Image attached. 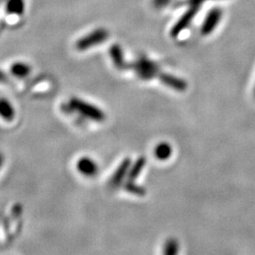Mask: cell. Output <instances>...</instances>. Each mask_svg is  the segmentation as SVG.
<instances>
[{
  "instance_id": "cell-1",
  "label": "cell",
  "mask_w": 255,
  "mask_h": 255,
  "mask_svg": "<svg viewBox=\"0 0 255 255\" xmlns=\"http://www.w3.org/2000/svg\"><path fill=\"white\" fill-rule=\"evenodd\" d=\"M69 106L74 111L82 115V117L93 121L103 122L106 119V116L102 110L87 101H82L81 99H77V98L71 99L69 101Z\"/></svg>"
},
{
  "instance_id": "cell-2",
  "label": "cell",
  "mask_w": 255,
  "mask_h": 255,
  "mask_svg": "<svg viewBox=\"0 0 255 255\" xmlns=\"http://www.w3.org/2000/svg\"><path fill=\"white\" fill-rule=\"evenodd\" d=\"M109 37V33L106 29L104 28H98L94 31H92L91 33L87 34L86 36L81 38L77 44L76 47L79 50H86L88 48H91L93 46L101 45V43H103L104 41L107 40V38Z\"/></svg>"
},
{
  "instance_id": "cell-3",
  "label": "cell",
  "mask_w": 255,
  "mask_h": 255,
  "mask_svg": "<svg viewBox=\"0 0 255 255\" xmlns=\"http://www.w3.org/2000/svg\"><path fill=\"white\" fill-rule=\"evenodd\" d=\"M132 68L135 70L137 75L142 80H151L159 75L158 65L146 59V57H141L132 64Z\"/></svg>"
},
{
  "instance_id": "cell-4",
  "label": "cell",
  "mask_w": 255,
  "mask_h": 255,
  "mask_svg": "<svg viewBox=\"0 0 255 255\" xmlns=\"http://www.w3.org/2000/svg\"><path fill=\"white\" fill-rule=\"evenodd\" d=\"M199 9H200L199 6H189V9L182 14L178 20V22L171 28L170 35L173 38L179 36V34L191 24L193 19L195 18Z\"/></svg>"
},
{
  "instance_id": "cell-5",
  "label": "cell",
  "mask_w": 255,
  "mask_h": 255,
  "mask_svg": "<svg viewBox=\"0 0 255 255\" xmlns=\"http://www.w3.org/2000/svg\"><path fill=\"white\" fill-rule=\"evenodd\" d=\"M221 18H222L221 9L219 8L211 9L201 26V34L204 36L209 35L210 33H212L216 29V27H218Z\"/></svg>"
},
{
  "instance_id": "cell-6",
  "label": "cell",
  "mask_w": 255,
  "mask_h": 255,
  "mask_svg": "<svg viewBox=\"0 0 255 255\" xmlns=\"http://www.w3.org/2000/svg\"><path fill=\"white\" fill-rule=\"evenodd\" d=\"M79 172L86 177H94L99 173V165L90 157H82L77 163Z\"/></svg>"
},
{
  "instance_id": "cell-7",
  "label": "cell",
  "mask_w": 255,
  "mask_h": 255,
  "mask_svg": "<svg viewBox=\"0 0 255 255\" xmlns=\"http://www.w3.org/2000/svg\"><path fill=\"white\" fill-rule=\"evenodd\" d=\"M159 79L162 83L167 87L172 88L178 92H184L187 89V82L180 78H177L170 74H159Z\"/></svg>"
},
{
  "instance_id": "cell-8",
  "label": "cell",
  "mask_w": 255,
  "mask_h": 255,
  "mask_svg": "<svg viewBox=\"0 0 255 255\" xmlns=\"http://www.w3.org/2000/svg\"><path fill=\"white\" fill-rule=\"evenodd\" d=\"M130 165H131V161L129 158H126L121 162V164H119L118 169L116 170V172L111 179V184L113 186H118L124 181L125 177H128Z\"/></svg>"
},
{
  "instance_id": "cell-9",
  "label": "cell",
  "mask_w": 255,
  "mask_h": 255,
  "mask_svg": "<svg viewBox=\"0 0 255 255\" xmlns=\"http://www.w3.org/2000/svg\"><path fill=\"white\" fill-rule=\"evenodd\" d=\"M110 56L117 68L125 69L127 67V64L124 60V54H123L122 48L119 45L112 46L110 48Z\"/></svg>"
},
{
  "instance_id": "cell-10",
  "label": "cell",
  "mask_w": 255,
  "mask_h": 255,
  "mask_svg": "<svg viewBox=\"0 0 255 255\" xmlns=\"http://www.w3.org/2000/svg\"><path fill=\"white\" fill-rule=\"evenodd\" d=\"M0 117L6 121H11L15 117V110L6 99H0Z\"/></svg>"
},
{
  "instance_id": "cell-11",
  "label": "cell",
  "mask_w": 255,
  "mask_h": 255,
  "mask_svg": "<svg viewBox=\"0 0 255 255\" xmlns=\"http://www.w3.org/2000/svg\"><path fill=\"white\" fill-rule=\"evenodd\" d=\"M146 160L143 156L138 158L136 162L132 165H130L129 171L128 174V181H134L136 178L139 177V175L143 171V169L146 166Z\"/></svg>"
},
{
  "instance_id": "cell-12",
  "label": "cell",
  "mask_w": 255,
  "mask_h": 255,
  "mask_svg": "<svg viewBox=\"0 0 255 255\" xmlns=\"http://www.w3.org/2000/svg\"><path fill=\"white\" fill-rule=\"evenodd\" d=\"M25 10V1L24 0H7L6 11L9 14L21 15Z\"/></svg>"
},
{
  "instance_id": "cell-13",
  "label": "cell",
  "mask_w": 255,
  "mask_h": 255,
  "mask_svg": "<svg viewBox=\"0 0 255 255\" xmlns=\"http://www.w3.org/2000/svg\"><path fill=\"white\" fill-rule=\"evenodd\" d=\"M172 153V147L167 143H161L155 147L154 154L158 160H167Z\"/></svg>"
},
{
  "instance_id": "cell-14",
  "label": "cell",
  "mask_w": 255,
  "mask_h": 255,
  "mask_svg": "<svg viewBox=\"0 0 255 255\" xmlns=\"http://www.w3.org/2000/svg\"><path fill=\"white\" fill-rule=\"evenodd\" d=\"M30 66L25 63H14L10 67V72L17 78H25L28 74L30 73Z\"/></svg>"
},
{
  "instance_id": "cell-15",
  "label": "cell",
  "mask_w": 255,
  "mask_h": 255,
  "mask_svg": "<svg viewBox=\"0 0 255 255\" xmlns=\"http://www.w3.org/2000/svg\"><path fill=\"white\" fill-rule=\"evenodd\" d=\"M125 190L130 193V194H133V195H136V196H140V197H143L145 196L146 191V189L140 185L136 184L135 182H133V181H128L125 183V186H124Z\"/></svg>"
},
{
  "instance_id": "cell-16",
  "label": "cell",
  "mask_w": 255,
  "mask_h": 255,
  "mask_svg": "<svg viewBox=\"0 0 255 255\" xmlns=\"http://www.w3.org/2000/svg\"><path fill=\"white\" fill-rule=\"evenodd\" d=\"M179 253V244L175 239H169L166 241L164 248V254L167 255H177Z\"/></svg>"
},
{
  "instance_id": "cell-17",
  "label": "cell",
  "mask_w": 255,
  "mask_h": 255,
  "mask_svg": "<svg viewBox=\"0 0 255 255\" xmlns=\"http://www.w3.org/2000/svg\"><path fill=\"white\" fill-rule=\"evenodd\" d=\"M205 1H208V0H186L184 3L187 4L188 6H199V7H201V4L204 3Z\"/></svg>"
},
{
  "instance_id": "cell-18",
  "label": "cell",
  "mask_w": 255,
  "mask_h": 255,
  "mask_svg": "<svg viewBox=\"0 0 255 255\" xmlns=\"http://www.w3.org/2000/svg\"><path fill=\"white\" fill-rule=\"evenodd\" d=\"M170 0H154L153 3H154L155 7L157 8H161V7H164V5H166Z\"/></svg>"
},
{
  "instance_id": "cell-19",
  "label": "cell",
  "mask_w": 255,
  "mask_h": 255,
  "mask_svg": "<svg viewBox=\"0 0 255 255\" xmlns=\"http://www.w3.org/2000/svg\"><path fill=\"white\" fill-rule=\"evenodd\" d=\"M7 81V76L6 74L2 71H0V82H5Z\"/></svg>"
},
{
  "instance_id": "cell-20",
  "label": "cell",
  "mask_w": 255,
  "mask_h": 255,
  "mask_svg": "<svg viewBox=\"0 0 255 255\" xmlns=\"http://www.w3.org/2000/svg\"><path fill=\"white\" fill-rule=\"evenodd\" d=\"M3 163H4V156H3V154H1V153H0V168L2 167Z\"/></svg>"
},
{
  "instance_id": "cell-21",
  "label": "cell",
  "mask_w": 255,
  "mask_h": 255,
  "mask_svg": "<svg viewBox=\"0 0 255 255\" xmlns=\"http://www.w3.org/2000/svg\"><path fill=\"white\" fill-rule=\"evenodd\" d=\"M3 1H5V0H0V2H3Z\"/></svg>"
},
{
  "instance_id": "cell-22",
  "label": "cell",
  "mask_w": 255,
  "mask_h": 255,
  "mask_svg": "<svg viewBox=\"0 0 255 255\" xmlns=\"http://www.w3.org/2000/svg\"></svg>"
}]
</instances>
